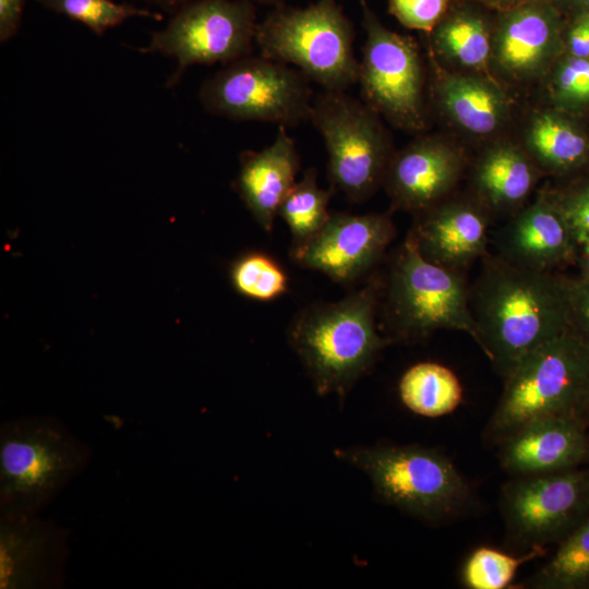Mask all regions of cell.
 <instances>
[{"label":"cell","mask_w":589,"mask_h":589,"mask_svg":"<svg viewBox=\"0 0 589 589\" xmlns=\"http://www.w3.org/2000/svg\"><path fill=\"white\" fill-rule=\"evenodd\" d=\"M470 286L479 347L504 380L529 353L567 329L569 278L488 253Z\"/></svg>","instance_id":"1"},{"label":"cell","mask_w":589,"mask_h":589,"mask_svg":"<svg viewBox=\"0 0 589 589\" xmlns=\"http://www.w3.org/2000/svg\"><path fill=\"white\" fill-rule=\"evenodd\" d=\"M383 279L373 276L364 287L340 301L300 312L289 327V340L318 394L344 396L390 341L377 330Z\"/></svg>","instance_id":"2"},{"label":"cell","mask_w":589,"mask_h":589,"mask_svg":"<svg viewBox=\"0 0 589 589\" xmlns=\"http://www.w3.org/2000/svg\"><path fill=\"white\" fill-rule=\"evenodd\" d=\"M92 452L58 418L20 417L0 425V515L36 516L80 473Z\"/></svg>","instance_id":"3"},{"label":"cell","mask_w":589,"mask_h":589,"mask_svg":"<svg viewBox=\"0 0 589 589\" xmlns=\"http://www.w3.org/2000/svg\"><path fill=\"white\" fill-rule=\"evenodd\" d=\"M503 381L501 398L482 434L488 445L497 446L536 420H582L589 399V347L566 329L526 356Z\"/></svg>","instance_id":"4"},{"label":"cell","mask_w":589,"mask_h":589,"mask_svg":"<svg viewBox=\"0 0 589 589\" xmlns=\"http://www.w3.org/2000/svg\"><path fill=\"white\" fill-rule=\"evenodd\" d=\"M382 298L389 341L417 342L455 329L479 344L466 273L425 260L408 235L392 257Z\"/></svg>","instance_id":"5"},{"label":"cell","mask_w":589,"mask_h":589,"mask_svg":"<svg viewBox=\"0 0 589 589\" xmlns=\"http://www.w3.org/2000/svg\"><path fill=\"white\" fill-rule=\"evenodd\" d=\"M354 35L339 0H316L275 7L257 24L255 44L261 56L293 65L323 89L346 91L359 80Z\"/></svg>","instance_id":"6"},{"label":"cell","mask_w":589,"mask_h":589,"mask_svg":"<svg viewBox=\"0 0 589 589\" xmlns=\"http://www.w3.org/2000/svg\"><path fill=\"white\" fill-rule=\"evenodd\" d=\"M364 471L382 500L429 522L454 520L468 512L473 491L454 462L420 445H380L336 450Z\"/></svg>","instance_id":"7"},{"label":"cell","mask_w":589,"mask_h":589,"mask_svg":"<svg viewBox=\"0 0 589 589\" xmlns=\"http://www.w3.org/2000/svg\"><path fill=\"white\" fill-rule=\"evenodd\" d=\"M309 120L324 140L334 191L359 203L383 185L395 152L378 113L346 91L324 89L313 98Z\"/></svg>","instance_id":"8"},{"label":"cell","mask_w":589,"mask_h":589,"mask_svg":"<svg viewBox=\"0 0 589 589\" xmlns=\"http://www.w3.org/2000/svg\"><path fill=\"white\" fill-rule=\"evenodd\" d=\"M310 82L297 68L249 55L225 64L204 81L199 97L212 115L289 128L310 118Z\"/></svg>","instance_id":"9"},{"label":"cell","mask_w":589,"mask_h":589,"mask_svg":"<svg viewBox=\"0 0 589 589\" xmlns=\"http://www.w3.org/2000/svg\"><path fill=\"white\" fill-rule=\"evenodd\" d=\"M500 508L509 552L557 545L589 514V467L512 477L502 486Z\"/></svg>","instance_id":"10"},{"label":"cell","mask_w":589,"mask_h":589,"mask_svg":"<svg viewBox=\"0 0 589 589\" xmlns=\"http://www.w3.org/2000/svg\"><path fill=\"white\" fill-rule=\"evenodd\" d=\"M358 3L366 33L358 80L362 100L396 128L424 130V76L417 43L384 26L368 0Z\"/></svg>","instance_id":"11"},{"label":"cell","mask_w":589,"mask_h":589,"mask_svg":"<svg viewBox=\"0 0 589 589\" xmlns=\"http://www.w3.org/2000/svg\"><path fill=\"white\" fill-rule=\"evenodd\" d=\"M259 22L252 0H193L168 24L152 34L142 52H160L177 60L168 82L176 84L192 64H228L249 56Z\"/></svg>","instance_id":"12"},{"label":"cell","mask_w":589,"mask_h":589,"mask_svg":"<svg viewBox=\"0 0 589 589\" xmlns=\"http://www.w3.org/2000/svg\"><path fill=\"white\" fill-rule=\"evenodd\" d=\"M395 236L396 228L387 213H332L308 242L290 253L300 266L346 285L374 268Z\"/></svg>","instance_id":"13"},{"label":"cell","mask_w":589,"mask_h":589,"mask_svg":"<svg viewBox=\"0 0 589 589\" xmlns=\"http://www.w3.org/2000/svg\"><path fill=\"white\" fill-rule=\"evenodd\" d=\"M413 216L407 235L420 254L434 264L466 273L489 253L493 218L473 195H449Z\"/></svg>","instance_id":"14"},{"label":"cell","mask_w":589,"mask_h":589,"mask_svg":"<svg viewBox=\"0 0 589 589\" xmlns=\"http://www.w3.org/2000/svg\"><path fill=\"white\" fill-rule=\"evenodd\" d=\"M67 537L64 529L38 515H0V588H61L68 560Z\"/></svg>","instance_id":"15"},{"label":"cell","mask_w":589,"mask_h":589,"mask_svg":"<svg viewBox=\"0 0 589 589\" xmlns=\"http://www.w3.org/2000/svg\"><path fill=\"white\" fill-rule=\"evenodd\" d=\"M465 169L462 152L441 137L423 136L395 152L383 185L392 211L416 215L447 196Z\"/></svg>","instance_id":"16"},{"label":"cell","mask_w":589,"mask_h":589,"mask_svg":"<svg viewBox=\"0 0 589 589\" xmlns=\"http://www.w3.org/2000/svg\"><path fill=\"white\" fill-rule=\"evenodd\" d=\"M561 12L550 0H528L497 12L492 33V61L515 80L539 76L561 44Z\"/></svg>","instance_id":"17"},{"label":"cell","mask_w":589,"mask_h":589,"mask_svg":"<svg viewBox=\"0 0 589 589\" xmlns=\"http://www.w3.org/2000/svg\"><path fill=\"white\" fill-rule=\"evenodd\" d=\"M496 447L512 477L561 472L589 462V431L579 418L549 417L526 424Z\"/></svg>","instance_id":"18"},{"label":"cell","mask_w":589,"mask_h":589,"mask_svg":"<svg viewBox=\"0 0 589 589\" xmlns=\"http://www.w3.org/2000/svg\"><path fill=\"white\" fill-rule=\"evenodd\" d=\"M497 255L505 261L538 272L556 269L575 261L578 244L548 191L514 214L497 231Z\"/></svg>","instance_id":"19"},{"label":"cell","mask_w":589,"mask_h":589,"mask_svg":"<svg viewBox=\"0 0 589 589\" xmlns=\"http://www.w3.org/2000/svg\"><path fill=\"white\" fill-rule=\"evenodd\" d=\"M300 168L296 141L286 127H278L273 143L262 151L240 156L236 187L257 224L271 232L278 208L294 185Z\"/></svg>","instance_id":"20"},{"label":"cell","mask_w":589,"mask_h":589,"mask_svg":"<svg viewBox=\"0 0 589 589\" xmlns=\"http://www.w3.org/2000/svg\"><path fill=\"white\" fill-rule=\"evenodd\" d=\"M541 169L527 152L509 143L488 148L472 171L473 196L489 211L512 217L525 206Z\"/></svg>","instance_id":"21"},{"label":"cell","mask_w":589,"mask_h":589,"mask_svg":"<svg viewBox=\"0 0 589 589\" xmlns=\"http://www.w3.org/2000/svg\"><path fill=\"white\" fill-rule=\"evenodd\" d=\"M489 11L469 0H453L429 34L434 52L448 63L485 76L492 60L494 23Z\"/></svg>","instance_id":"22"},{"label":"cell","mask_w":589,"mask_h":589,"mask_svg":"<svg viewBox=\"0 0 589 589\" xmlns=\"http://www.w3.org/2000/svg\"><path fill=\"white\" fill-rule=\"evenodd\" d=\"M434 92L444 113L471 134H492L507 117L506 98L492 79L478 74L443 73Z\"/></svg>","instance_id":"23"},{"label":"cell","mask_w":589,"mask_h":589,"mask_svg":"<svg viewBox=\"0 0 589 589\" xmlns=\"http://www.w3.org/2000/svg\"><path fill=\"white\" fill-rule=\"evenodd\" d=\"M398 390L409 410L429 418L453 412L462 400V387L456 374L436 362L410 366L402 374Z\"/></svg>","instance_id":"24"},{"label":"cell","mask_w":589,"mask_h":589,"mask_svg":"<svg viewBox=\"0 0 589 589\" xmlns=\"http://www.w3.org/2000/svg\"><path fill=\"white\" fill-rule=\"evenodd\" d=\"M528 155L541 169L563 171L578 165L588 142L574 127L552 112L537 115L527 131Z\"/></svg>","instance_id":"25"},{"label":"cell","mask_w":589,"mask_h":589,"mask_svg":"<svg viewBox=\"0 0 589 589\" xmlns=\"http://www.w3.org/2000/svg\"><path fill=\"white\" fill-rule=\"evenodd\" d=\"M521 587L589 589V514Z\"/></svg>","instance_id":"26"},{"label":"cell","mask_w":589,"mask_h":589,"mask_svg":"<svg viewBox=\"0 0 589 589\" xmlns=\"http://www.w3.org/2000/svg\"><path fill=\"white\" fill-rule=\"evenodd\" d=\"M334 190L322 189L315 168H308L281 202L278 215L288 225L293 251L308 242L328 220V204Z\"/></svg>","instance_id":"27"},{"label":"cell","mask_w":589,"mask_h":589,"mask_svg":"<svg viewBox=\"0 0 589 589\" xmlns=\"http://www.w3.org/2000/svg\"><path fill=\"white\" fill-rule=\"evenodd\" d=\"M546 550H532L514 554L490 546H480L467 557L461 569V582L469 589H504L516 576L518 568Z\"/></svg>","instance_id":"28"},{"label":"cell","mask_w":589,"mask_h":589,"mask_svg":"<svg viewBox=\"0 0 589 589\" xmlns=\"http://www.w3.org/2000/svg\"><path fill=\"white\" fill-rule=\"evenodd\" d=\"M56 13L69 16L97 35L134 16L161 20L163 15L147 9L118 3L113 0H35Z\"/></svg>","instance_id":"29"},{"label":"cell","mask_w":589,"mask_h":589,"mask_svg":"<svg viewBox=\"0 0 589 589\" xmlns=\"http://www.w3.org/2000/svg\"><path fill=\"white\" fill-rule=\"evenodd\" d=\"M230 276L235 289L254 300H274L288 288L284 269L275 260L260 252L248 253L237 260Z\"/></svg>","instance_id":"30"},{"label":"cell","mask_w":589,"mask_h":589,"mask_svg":"<svg viewBox=\"0 0 589 589\" xmlns=\"http://www.w3.org/2000/svg\"><path fill=\"white\" fill-rule=\"evenodd\" d=\"M453 0H388V13L409 29L430 34Z\"/></svg>","instance_id":"31"},{"label":"cell","mask_w":589,"mask_h":589,"mask_svg":"<svg viewBox=\"0 0 589 589\" xmlns=\"http://www.w3.org/2000/svg\"><path fill=\"white\" fill-rule=\"evenodd\" d=\"M554 96L568 104L589 101V58L570 57L555 72Z\"/></svg>","instance_id":"32"},{"label":"cell","mask_w":589,"mask_h":589,"mask_svg":"<svg viewBox=\"0 0 589 589\" xmlns=\"http://www.w3.org/2000/svg\"><path fill=\"white\" fill-rule=\"evenodd\" d=\"M578 245L589 242V184L567 194L548 191Z\"/></svg>","instance_id":"33"},{"label":"cell","mask_w":589,"mask_h":589,"mask_svg":"<svg viewBox=\"0 0 589 589\" xmlns=\"http://www.w3.org/2000/svg\"><path fill=\"white\" fill-rule=\"evenodd\" d=\"M567 329L589 347V280L569 279Z\"/></svg>","instance_id":"34"},{"label":"cell","mask_w":589,"mask_h":589,"mask_svg":"<svg viewBox=\"0 0 589 589\" xmlns=\"http://www.w3.org/2000/svg\"><path fill=\"white\" fill-rule=\"evenodd\" d=\"M24 4L25 0H0V39L2 43L15 35Z\"/></svg>","instance_id":"35"},{"label":"cell","mask_w":589,"mask_h":589,"mask_svg":"<svg viewBox=\"0 0 589 589\" xmlns=\"http://www.w3.org/2000/svg\"><path fill=\"white\" fill-rule=\"evenodd\" d=\"M483 5L492 12H503L513 9L528 0H469Z\"/></svg>","instance_id":"36"},{"label":"cell","mask_w":589,"mask_h":589,"mask_svg":"<svg viewBox=\"0 0 589 589\" xmlns=\"http://www.w3.org/2000/svg\"><path fill=\"white\" fill-rule=\"evenodd\" d=\"M561 12V9H569L573 15L589 11V0H550Z\"/></svg>","instance_id":"37"},{"label":"cell","mask_w":589,"mask_h":589,"mask_svg":"<svg viewBox=\"0 0 589 589\" xmlns=\"http://www.w3.org/2000/svg\"><path fill=\"white\" fill-rule=\"evenodd\" d=\"M576 260L582 272L581 277L589 280V242L578 245Z\"/></svg>","instance_id":"38"},{"label":"cell","mask_w":589,"mask_h":589,"mask_svg":"<svg viewBox=\"0 0 589 589\" xmlns=\"http://www.w3.org/2000/svg\"><path fill=\"white\" fill-rule=\"evenodd\" d=\"M166 10L181 9L193 0H147Z\"/></svg>","instance_id":"39"},{"label":"cell","mask_w":589,"mask_h":589,"mask_svg":"<svg viewBox=\"0 0 589 589\" xmlns=\"http://www.w3.org/2000/svg\"><path fill=\"white\" fill-rule=\"evenodd\" d=\"M263 4H268V5H274V7H277V5H280V4H284V2L286 0H256Z\"/></svg>","instance_id":"40"},{"label":"cell","mask_w":589,"mask_h":589,"mask_svg":"<svg viewBox=\"0 0 589 589\" xmlns=\"http://www.w3.org/2000/svg\"><path fill=\"white\" fill-rule=\"evenodd\" d=\"M582 420L589 431V399L584 411Z\"/></svg>","instance_id":"41"}]
</instances>
